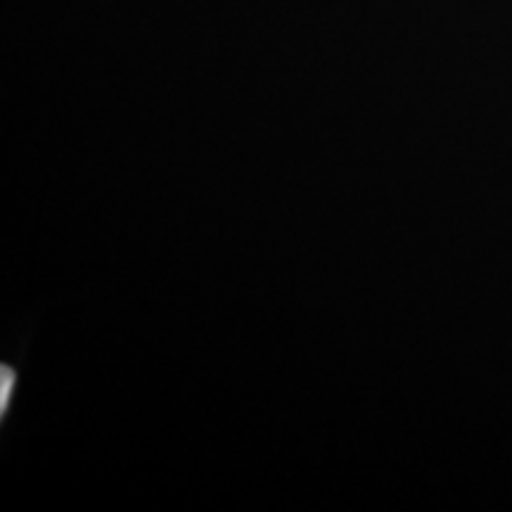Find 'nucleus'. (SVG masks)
<instances>
[{
    "label": "nucleus",
    "mask_w": 512,
    "mask_h": 512,
    "mask_svg": "<svg viewBox=\"0 0 512 512\" xmlns=\"http://www.w3.org/2000/svg\"><path fill=\"white\" fill-rule=\"evenodd\" d=\"M17 377H19L17 368H10V366L0 368V418L3 420H5V415H8L12 396H15Z\"/></svg>",
    "instance_id": "obj_1"
}]
</instances>
